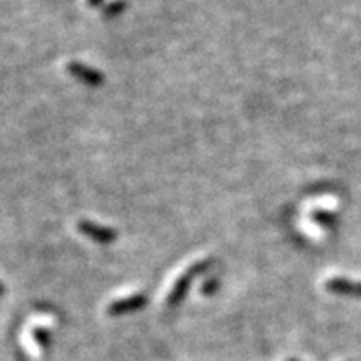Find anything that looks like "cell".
<instances>
[{"mask_svg":"<svg viewBox=\"0 0 361 361\" xmlns=\"http://www.w3.org/2000/svg\"><path fill=\"white\" fill-rule=\"evenodd\" d=\"M211 264H213V260L211 259H204V260H198V262H195L193 266H191L187 272H184V274L180 275V277L176 279L175 286L171 288V292L167 293V299H165V306L167 308H176L178 305H182V301L186 299V296L189 293L191 290V284H193V281H195L198 275L205 274V272H209V268H211Z\"/></svg>","mask_w":361,"mask_h":361,"instance_id":"cell-1","label":"cell"},{"mask_svg":"<svg viewBox=\"0 0 361 361\" xmlns=\"http://www.w3.org/2000/svg\"><path fill=\"white\" fill-rule=\"evenodd\" d=\"M148 299L145 293H132V296L121 297V299H116L114 303H110L107 308V314L112 315V317H120V315L132 314V312L144 310L147 306Z\"/></svg>","mask_w":361,"mask_h":361,"instance_id":"cell-2","label":"cell"},{"mask_svg":"<svg viewBox=\"0 0 361 361\" xmlns=\"http://www.w3.org/2000/svg\"><path fill=\"white\" fill-rule=\"evenodd\" d=\"M77 229L83 233L84 236H88L90 241L96 242V244H112V242H116L118 239V232L116 229H112V227L101 226V224H96L92 220H81L77 224Z\"/></svg>","mask_w":361,"mask_h":361,"instance_id":"cell-3","label":"cell"},{"mask_svg":"<svg viewBox=\"0 0 361 361\" xmlns=\"http://www.w3.org/2000/svg\"><path fill=\"white\" fill-rule=\"evenodd\" d=\"M66 68H68V72L74 75L75 79H79L81 83L88 84V87H101V84L105 83V75H103L99 70L84 65V63L72 61V63H68Z\"/></svg>","mask_w":361,"mask_h":361,"instance_id":"cell-4","label":"cell"},{"mask_svg":"<svg viewBox=\"0 0 361 361\" xmlns=\"http://www.w3.org/2000/svg\"><path fill=\"white\" fill-rule=\"evenodd\" d=\"M324 288H327L330 293H336V296L361 297V283H357V281H350V279L334 277L324 283Z\"/></svg>","mask_w":361,"mask_h":361,"instance_id":"cell-5","label":"cell"},{"mask_svg":"<svg viewBox=\"0 0 361 361\" xmlns=\"http://www.w3.org/2000/svg\"><path fill=\"white\" fill-rule=\"evenodd\" d=\"M314 220L319 226H323L324 229H330V227L336 226V222H338V218H336V215L332 213V211H327V209H315L314 211Z\"/></svg>","mask_w":361,"mask_h":361,"instance_id":"cell-6","label":"cell"},{"mask_svg":"<svg viewBox=\"0 0 361 361\" xmlns=\"http://www.w3.org/2000/svg\"><path fill=\"white\" fill-rule=\"evenodd\" d=\"M218 288H220V279L213 277V279H208V281L202 284V290H200V292H202V296L211 297L218 292Z\"/></svg>","mask_w":361,"mask_h":361,"instance_id":"cell-7","label":"cell"},{"mask_svg":"<svg viewBox=\"0 0 361 361\" xmlns=\"http://www.w3.org/2000/svg\"><path fill=\"white\" fill-rule=\"evenodd\" d=\"M125 10V2H112V4H108L107 8H105V15L107 17H116V15H120L121 11Z\"/></svg>","mask_w":361,"mask_h":361,"instance_id":"cell-8","label":"cell"},{"mask_svg":"<svg viewBox=\"0 0 361 361\" xmlns=\"http://www.w3.org/2000/svg\"><path fill=\"white\" fill-rule=\"evenodd\" d=\"M35 338H39V339H41V341L44 343V347H46L48 343H50V338H48V336H46V332H42V330H39V332L35 334Z\"/></svg>","mask_w":361,"mask_h":361,"instance_id":"cell-9","label":"cell"},{"mask_svg":"<svg viewBox=\"0 0 361 361\" xmlns=\"http://www.w3.org/2000/svg\"><path fill=\"white\" fill-rule=\"evenodd\" d=\"M101 2H103V0H88V4H90V6H99Z\"/></svg>","mask_w":361,"mask_h":361,"instance_id":"cell-10","label":"cell"},{"mask_svg":"<svg viewBox=\"0 0 361 361\" xmlns=\"http://www.w3.org/2000/svg\"><path fill=\"white\" fill-rule=\"evenodd\" d=\"M288 361H299V360H296V357H290V360H288Z\"/></svg>","mask_w":361,"mask_h":361,"instance_id":"cell-11","label":"cell"}]
</instances>
